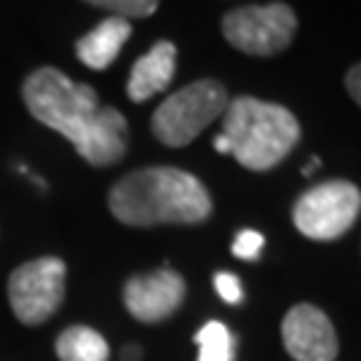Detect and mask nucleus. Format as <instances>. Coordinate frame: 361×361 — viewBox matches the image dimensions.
<instances>
[{
  "instance_id": "4",
  "label": "nucleus",
  "mask_w": 361,
  "mask_h": 361,
  "mask_svg": "<svg viewBox=\"0 0 361 361\" xmlns=\"http://www.w3.org/2000/svg\"><path fill=\"white\" fill-rule=\"evenodd\" d=\"M228 102H231L228 89L219 80L214 78L195 80L158 104L150 129L155 140L166 147H185L217 118H222Z\"/></svg>"
},
{
  "instance_id": "10",
  "label": "nucleus",
  "mask_w": 361,
  "mask_h": 361,
  "mask_svg": "<svg viewBox=\"0 0 361 361\" xmlns=\"http://www.w3.org/2000/svg\"><path fill=\"white\" fill-rule=\"evenodd\" d=\"M177 73V46L171 40H158L147 54H142L131 67L126 94L131 102H147L171 83Z\"/></svg>"
},
{
  "instance_id": "11",
  "label": "nucleus",
  "mask_w": 361,
  "mask_h": 361,
  "mask_svg": "<svg viewBox=\"0 0 361 361\" xmlns=\"http://www.w3.org/2000/svg\"><path fill=\"white\" fill-rule=\"evenodd\" d=\"M131 38V25L123 16H107L75 43L78 59L91 70H107Z\"/></svg>"
},
{
  "instance_id": "15",
  "label": "nucleus",
  "mask_w": 361,
  "mask_h": 361,
  "mask_svg": "<svg viewBox=\"0 0 361 361\" xmlns=\"http://www.w3.org/2000/svg\"><path fill=\"white\" fill-rule=\"evenodd\" d=\"M262 246H265V235L257 231H241L233 241V255L246 262H257L262 255Z\"/></svg>"
},
{
  "instance_id": "1",
  "label": "nucleus",
  "mask_w": 361,
  "mask_h": 361,
  "mask_svg": "<svg viewBox=\"0 0 361 361\" xmlns=\"http://www.w3.org/2000/svg\"><path fill=\"white\" fill-rule=\"evenodd\" d=\"M27 110L59 131L91 166H113L129 147V123L121 110L102 107L97 91L75 83L56 67H40L22 86Z\"/></svg>"
},
{
  "instance_id": "8",
  "label": "nucleus",
  "mask_w": 361,
  "mask_h": 361,
  "mask_svg": "<svg viewBox=\"0 0 361 361\" xmlns=\"http://www.w3.org/2000/svg\"><path fill=\"white\" fill-rule=\"evenodd\" d=\"M281 340L295 361H335L340 343L329 316L322 308L300 302L281 322Z\"/></svg>"
},
{
  "instance_id": "17",
  "label": "nucleus",
  "mask_w": 361,
  "mask_h": 361,
  "mask_svg": "<svg viewBox=\"0 0 361 361\" xmlns=\"http://www.w3.org/2000/svg\"><path fill=\"white\" fill-rule=\"evenodd\" d=\"M345 89H348V94L353 97V102L361 107V62L353 65L348 73H345Z\"/></svg>"
},
{
  "instance_id": "19",
  "label": "nucleus",
  "mask_w": 361,
  "mask_h": 361,
  "mask_svg": "<svg viewBox=\"0 0 361 361\" xmlns=\"http://www.w3.org/2000/svg\"><path fill=\"white\" fill-rule=\"evenodd\" d=\"M319 164H322L319 158H310V164H308V166H302V174H305V177H310V174H313V171L319 169Z\"/></svg>"
},
{
  "instance_id": "7",
  "label": "nucleus",
  "mask_w": 361,
  "mask_h": 361,
  "mask_svg": "<svg viewBox=\"0 0 361 361\" xmlns=\"http://www.w3.org/2000/svg\"><path fill=\"white\" fill-rule=\"evenodd\" d=\"M67 265L59 257H38L19 265L8 279L13 316L27 326L49 322L65 300Z\"/></svg>"
},
{
  "instance_id": "3",
  "label": "nucleus",
  "mask_w": 361,
  "mask_h": 361,
  "mask_svg": "<svg viewBox=\"0 0 361 361\" xmlns=\"http://www.w3.org/2000/svg\"><path fill=\"white\" fill-rule=\"evenodd\" d=\"M300 142V123L284 104L257 97H235L222 113V134L214 137L217 153L233 155L249 171L279 166Z\"/></svg>"
},
{
  "instance_id": "6",
  "label": "nucleus",
  "mask_w": 361,
  "mask_h": 361,
  "mask_svg": "<svg viewBox=\"0 0 361 361\" xmlns=\"http://www.w3.org/2000/svg\"><path fill=\"white\" fill-rule=\"evenodd\" d=\"M297 16L286 3L241 6L225 13L222 35L235 51L249 56H276L295 40Z\"/></svg>"
},
{
  "instance_id": "13",
  "label": "nucleus",
  "mask_w": 361,
  "mask_h": 361,
  "mask_svg": "<svg viewBox=\"0 0 361 361\" xmlns=\"http://www.w3.org/2000/svg\"><path fill=\"white\" fill-rule=\"evenodd\" d=\"M198 361H233L235 356V340L233 332L222 322H207L195 332Z\"/></svg>"
},
{
  "instance_id": "5",
  "label": "nucleus",
  "mask_w": 361,
  "mask_h": 361,
  "mask_svg": "<svg viewBox=\"0 0 361 361\" xmlns=\"http://www.w3.org/2000/svg\"><path fill=\"white\" fill-rule=\"evenodd\" d=\"M361 214V190L348 180H329L295 201L292 222L310 241H335L353 228Z\"/></svg>"
},
{
  "instance_id": "2",
  "label": "nucleus",
  "mask_w": 361,
  "mask_h": 361,
  "mask_svg": "<svg viewBox=\"0 0 361 361\" xmlns=\"http://www.w3.org/2000/svg\"><path fill=\"white\" fill-rule=\"evenodd\" d=\"M113 217L131 228L198 225L212 217V195L190 171L150 166L131 171L107 195Z\"/></svg>"
},
{
  "instance_id": "14",
  "label": "nucleus",
  "mask_w": 361,
  "mask_h": 361,
  "mask_svg": "<svg viewBox=\"0 0 361 361\" xmlns=\"http://www.w3.org/2000/svg\"><path fill=\"white\" fill-rule=\"evenodd\" d=\"M86 3L113 11V16H123V19H145L158 8V0H86Z\"/></svg>"
},
{
  "instance_id": "18",
  "label": "nucleus",
  "mask_w": 361,
  "mask_h": 361,
  "mask_svg": "<svg viewBox=\"0 0 361 361\" xmlns=\"http://www.w3.org/2000/svg\"><path fill=\"white\" fill-rule=\"evenodd\" d=\"M123 361H140V356H142V350L137 348V345H129V348H123Z\"/></svg>"
},
{
  "instance_id": "12",
  "label": "nucleus",
  "mask_w": 361,
  "mask_h": 361,
  "mask_svg": "<svg viewBox=\"0 0 361 361\" xmlns=\"http://www.w3.org/2000/svg\"><path fill=\"white\" fill-rule=\"evenodd\" d=\"M56 356L59 361H107L110 345L97 329L73 324L56 337Z\"/></svg>"
},
{
  "instance_id": "9",
  "label": "nucleus",
  "mask_w": 361,
  "mask_h": 361,
  "mask_svg": "<svg viewBox=\"0 0 361 361\" xmlns=\"http://www.w3.org/2000/svg\"><path fill=\"white\" fill-rule=\"evenodd\" d=\"M185 279L171 268L145 273V276H131L123 286V305L137 322L158 324L169 319L171 313L185 300Z\"/></svg>"
},
{
  "instance_id": "16",
  "label": "nucleus",
  "mask_w": 361,
  "mask_h": 361,
  "mask_svg": "<svg viewBox=\"0 0 361 361\" xmlns=\"http://www.w3.org/2000/svg\"><path fill=\"white\" fill-rule=\"evenodd\" d=\"M214 289H217V295L228 302V305H238V302H244V286L241 281L228 271H219L214 273Z\"/></svg>"
}]
</instances>
